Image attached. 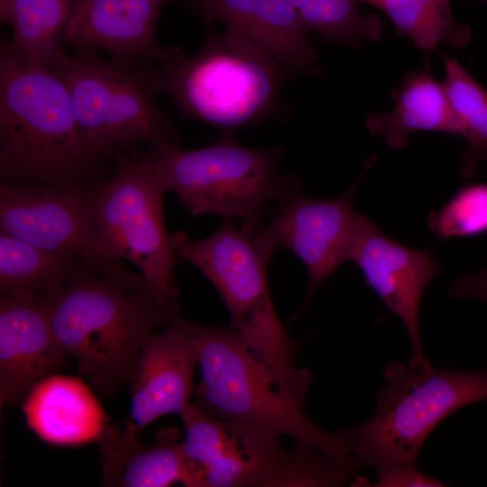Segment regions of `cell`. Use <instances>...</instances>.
<instances>
[{
  "label": "cell",
  "mask_w": 487,
  "mask_h": 487,
  "mask_svg": "<svg viewBox=\"0 0 487 487\" xmlns=\"http://www.w3.org/2000/svg\"><path fill=\"white\" fill-rule=\"evenodd\" d=\"M57 342L103 398L129 384L144 339L179 313L161 301L122 259L83 257L49 297Z\"/></svg>",
  "instance_id": "obj_1"
},
{
  "label": "cell",
  "mask_w": 487,
  "mask_h": 487,
  "mask_svg": "<svg viewBox=\"0 0 487 487\" xmlns=\"http://www.w3.org/2000/svg\"><path fill=\"white\" fill-rule=\"evenodd\" d=\"M108 170L89 146L64 83L2 45L0 183L78 185L106 178Z\"/></svg>",
  "instance_id": "obj_2"
},
{
  "label": "cell",
  "mask_w": 487,
  "mask_h": 487,
  "mask_svg": "<svg viewBox=\"0 0 487 487\" xmlns=\"http://www.w3.org/2000/svg\"><path fill=\"white\" fill-rule=\"evenodd\" d=\"M170 323L196 348L201 380L194 389L195 403L216 418L303 441L356 477L341 430L321 428L303 409L289 402L277 389L269 367L234 330L198 325L179 313Z\"/></svg>",
  "instance_id": "obj_3"
},
{
  "label": "cell",
  "mask_w": 487,
  "mask_h": 487,
  "mask_svg": "<svg viewBox=\"0 0 487 487\" xmlns=\"http://www.w3.org/2000/svg\"><path fill=\"white\" fill-rule=\"evenodd\" d=\"M289 73L241 35L208 33L191 56L179 49L153 66L159 92L183 115L225 131L257 123L277 108Z\"/></svg>",
  "instance_id": "obj_4"
},
{
  "label": "cell",
  "mask_w": 487,
  "mask_h": 487,
  "mask_svg": "<svg viewBox=\"0 0 487 487\" xmlns=\"http://www.w3.org/2000/svg\"><path fill=\"white\" fill-rule=\"evenodd\" d=\"M377 391L375 414L364 423L341 430L354 469L417 464L431 431L449 415L487 400V370L433 367L426 359L393 361Z\"/></svg>",
  "instance_id": "obj_5"
},
{
  "label": "cell",
  "mask_w": 487,
  "mask_h": 487,
  "mask_svg": "<svg viewBox=\"0 0 487 487\" xmlns=\"http://www.w3.org/2000/svg\"><path fill=\"white\" fill-rule=\"evenodd\" d=\"M66 86L76 118L95 155L114 164L124 153L179 146V133L156 101L159 92L149 61L104 59L77 49L53 71Z\"/></svg>",
  "instance_id": "obj_6"
},
{
  "label": "cell",
  "mask_w": 487,
  "mask_h": 487,
  "mask_svg": "<svg viewBox=\"0 0 487 487\" xmlns=\"http://www.w3.org/2000/svg\"><path fill=\"white\" fill-rule=\"evenodd\" d=\"M140 152L163 189L175 192L194 216L238 217L255 226L269 204L300 185L280 170L282 148H248L229 135L198 149L174 146Z\"/></svg>",
  "instance_id": "obj_7"
},
{
  "label": "cell",
  "mask_w": 487,
  "mask_h": 487,
  "mask_svg": "<svg viewBox=\"0 0 487 487\" xmlns=\"http://www.w3.org/2000/svg\"><path fill=\"white\" fill-rule=\"evenodd\" d=\"M165 193L140 151L118 155L96 201L93 255L129 261L161 301L179 308L176 256L164 221Z\"/></svg>",
  "instance_id": "obj_8"
},
{
  "label": "cell",
  "mask_w": 487,
  "mask_h": 487,
  "mask_svg": "<svg viewBox=\"0 0 487 487\" xmlns=\"http://www.w3.org/2000/svg\"><path fill=\"white\" fill-rule=\"evenodd\" d=\"M254 229L225 218L204 239L191 240L183 231L170 238L176 258L197 267L217 290L230 313L231 328L262 361L272 363L288 353L291 342L268 288L273 253L256 239Z\"/></svg>",
  "instance_id": "obj_9"
},
{
  "label": "cell",
  "mask_w": 487,
  "mask_h": 487,
  "mask_svg": "<svg viewBox=\"0 0 487 487\" xmlns=\"http://www.w3.org/2000/svg\"><path fill=\"white\" fill-rule=\"evenodd\" d=\"M373 162L372 156L354 181L334 198H312L301 185L294 188L276 202L268 222L254 229L256 239L270 252L287 248L304 263L308 276L306 303L327 277L350 261L362 216L354 209V197Z\"/></svg>",
  "instance_id": "obj_10"
},
{
  "label": "cell",
  "mask_w": 487,
  "mask_h": 487,
  "mask_svg": "<svg viewBox=\"0 0 487 487\" xmlns=\"http://www.w3.org/2000/svg\"><path fill=\"white\" fill-rule=\"evenodd\" d=\"M215 452L200 473V487L341 486L345 469L314 446L295 441L287 451L279 435L221 419Z\"/></svg>",
  "instance_id": "obj_11"
},
{
  "label": "cell",
  "mask_w": 487,
  "mask_h": 487,
  "mask_svg": "<svg viewBox=\"0 0 487 487\" xmlns=\"http://www.w3.org/2000/svg\"><path fill=\"white\" fill-rule=\"evenodd\" d=\"M106 178L70 186L0 183V232L50 252L93 255L95 206Z\"/></svg>",
  "instance_id": "obj_12"
},
{
  "label": "cell",
  "mask_w": 487,
  "mask_h": 487,
  "mask_svg": "<svg viewBox=\"0 0 487 487\" xmlns=\"http://www.w3.org/2000/svg\"><path fill=\"white\" fill-rule=\"evenodd\" d=\"M350 261L367 284L402 322L413 359L426 358L419 333V308L427 283L441 270L428 250H415L385 235L373 221L361 216Z\"/></svg>",
  "instance_id": "obj_13"
},
{
  "label": "cell",
  "mask_w": 487,
  "mask_h": 487,
  "mask_svg": "<svg viewBox=\"0 0 487 487\" xmlns=\"http://www.w3.org/2000/svg\"><path fill=\"white\" fill-rule=\"evenodd\" d=\"M68 356L52 331L45 298L0 294V406L23 402L31 389L56 374Z\"/></svg>",
  "instance_id": "obj_14"
},
{
  "label": "cell",
  "mask_w": 487,
  "mask_h": 487,
  "mask_svg": "<svg viewBox=\"0 0 487 487\" xmlns=\"http://www.w3.org/2000/svg\"><path fill=\"white\" fill-rule=\"evenodd\" d=\"M198 365L190 338L172 324L143 341L130 381L132 403L125 432L139 435L154 420L180 411L191 402Z\"/></svg>",
  "instance_id": "obj_15"
},
{
  "label": "cell",
  "mask_w": 487,
  "mask_h": 487,
  "mask_svg": "<svg viewBox=\"0 0 487 487\" xmlns=\"http://www.w3.org/2000/svg\"><path fill=\"white\" fill-rule=\"evenodd\" d=\"M208 22L221 21L290 74L322 77L308 28L289 0H189Z\"/></svg>",
  "instance_id": "obj_16"
},
{
  "label": "cell",
  "mask_w": 487,
  "mask_h": 487,
  "mask_svg": "<svg viewBox=\"0 0 487 487\" xmlns=\"http://www.w3.org/2000/svg\"><path fill=\"white\" fill-rule=\"evenodd\" d=\"M170 0H80L67 41L76 49L100 50L112 58L162 63L179 49L156 36L161 11Z\"/></svg>",
  "instance_id": "obj_17"
},
{
  "label": "cell",
  "mask_w": 487,
  "mask_h": 487,
  "mask_svg": "<svg viewBox=\"0 0 487 487\" xmlns=\"http://www.w3.org/2000/svg\"><path fill=\"white\" fill-rule=\"evenodd\" d=\"M139 435L107 425L99 443L103 480L110 487H165L179 482L195 487V473L176 427L159 430L144 445Z\"/></svg>",
  "instance_id": "obj_18"
},
{
  "label": "cell",
  "mask_w": 487,
  "mask_h": 487,
  "mask_svg": "<svg viewBox=\"0 0 487 487\" xmlns=\"http://www.w3.org/2000/svg\"><path fill=\"white\" fill-rule=\"evenodd\" d=\"M23 411L28 427L41 440L65 446L99 442L109 420L80 379L57 373L31 389Z\"/></svg>",
  "instance_id": "obj_19"
},
{
  "label": "cell",
  "mask_w": 487,
  "mask_h": 487,
  "mask_svg": "<svg viewBox=\"0 0 487 487\" xmlns=\"http://www.w3.org/2000/svg\"><path fill=\"white\" fill-rule=\"evenodd\" d=\"M391 96L390 112L372 113L366 119L368 130L383 137L395 150H405L416 132L436 131L461 136V126L443 83L437 82L427 65L405 75Z\"/></svg>",
  "instance_id": "obj_20"
},
{
  "label": "cell",
  "mask_w": 487,
  "mask_h": 487,
  "mask_svg": "<svg viewBox=\"0 0 487 487\" xmlns=\"http://www.w3.org/2000/svg\"><path fill=\"white\" fill-rule=\"evenodd\" d=\"M80 0H14L9 50L28 63L55 71L69 58L67 32Z\"/></svg>",
  "instance_id": "obj_21"
},
{
  "label": "cell",
  "mask_w": 487,
  "mask_h": 487,
  "mask_svg": "<svg viewBox=\"0 0 487 487\" xmlns=\"http://www.w3.org/2000/svg\"><path fill=\"white\" fill-rule=\"evenodd\" d=\"M80 259L0 232V293L48 299L68 280Z\"/></svg>",
  "instance_id": "obj_22"
},
{
  "label": "cell",
  "mask_w": 487,
  "mask_h": 487,
  "mask_svg": "<svg viewBox=\"0 0 487 487\" xmlns=\"http://www.w3.org/2000/svg\"><path fill=\"white\" fill-rule=\"evenodd\" d=\"M374 5L390 17L400 34L423 50L440 42L462 48L470 41L471 31L455 19L451 0H377Z\"/></svg>",
  "instance_id": "obj_23"
},
{
  "label": "cell",
  "mask_w": 487,
  "mask_h": 487,
  "mask_svg": "<svg viewBox=\"0 0 487 487\" xmlns=\"http://www.w3.org/2000/svg\"><path fill=\"white\" fill-rule=\"evenodd\" d=\"M447 97L468 143L460 166L464 179L473 177L477 165L487 161V90L480 86L455 59L444 60Z\"/></svg>",
  "instance_id": "obj_24"
},
{
  "label": "cell",
  "mask_w": 487,
  "mask_h": 487,
  "mask_svg": "<svg viewBox=\"0 0 487 487\" xmlns=\"http://www.w3.org/2000/svg\"><path fill=\"white\" fill-rule=\"evenodd\" d=\"M308 31L351 48L380 41L382 25L373 14L358 10L359 0H289Z\"/></svg>",
  "instance_id": "obj_25"
},
{
  "label": "cell",
  "mask_w": 487,
  "mask_h": 487,
  "mask_svg": "<svg viewBox=\"0 0 487 487\" xmlns=\"http://www.w3.org/2000/svg\"><path fill=\"white\" fill-rule=\"evenodd\" d=\"M427 227L441 239L487 232V184L459 189L441 209L430 213Z\"/></svg>",
  "instance_id": "obj_26"
},
{
  "label": "cell",
  "mask_w": 487,
  "mask_h": 487,
  "mask_svg": "<svg viewBox=\"0 0 487 487\" xmlns=\"http://www.w3.org/2000/svg\"><path fill=\"white\" fill-rule=\"evenodd\" d=\"M378 479L369 482L364 477H357V486L374 487H438L445 486L439 480L419 471L417 464H399L377 469Z\"/></svg>",
  "instance_id": "obj_27"
},
{
  "label": "cell",
  "mask_w": 487,
  "mask_h": 487,
  "mask_svg": "<svg viewBox=\"0 0 487 487\" xmlns=\"http://www.w3.org/2000/svg\"><path fill=\"white\" fill-rule=\"evenodd\" d=\"M448 294L455 299L470 298L487 303V267L455 280L449 287Z\"/></svg>",
  "instance_id": "obj_28"
},
{
  "label": "cell",
  "mask_w": 487,
  "mask_h": 487,
  "mask_svg": "<svg viewBox=\"0 0 487 487\" xmlns=\"http://www.w3.org/2000/svg\"><path fill=\"white\" fill-rule=\"evenodd\" d=\"M14 0H0V19L2 23L9 21Z\"/></svg>",
  "instance_id": "obj_29"
},
{
  "label": "cell",
  "mask_w": 487,
  "mask_h": 487,
  "mask_svg": "<svg viewBox=\"0 0 487 487\" xmlns=\"http://www.w3.org/2000/svg\"><path fill=\"white\" fill-rule=\"evenodd\" d=\"M361 2H363V3H368V4H372V5H375V3L377 2V0H359Z\"/></svg>",
  "instance_id": "obj_30"
},
{
  "label": "cell",
  "mask_w": 487,
  "mask_h": 487,
  "mask_svg": "<svg viewBox=\"0 0 487 487\" xmlns=\"http://www.w3.org/2000/svg\"><path fill=\"white\" fill-rule=\"evenodd\" d=\"M189 0H187V2H188Z\"/></svg>",
  "instance_id": "obj_31"
},
{
  "label": "cell",
  "mask_w": 487,
  "mask_h": 487,
  "mask_svg": "<svg viewBox=\"0 0 487 487\" xmlns=\"http://www.w3.org/2000/svg\"><path fill=\"white\" fill-rule=\"evenodd\" d=\"M487 2V0H485Z\"/></svg>",
  "instance_id": "obj_32"
}]
</instances>
